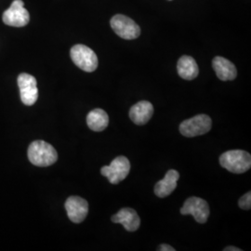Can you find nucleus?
I'll list each match as a JSON object with an SVG mask.
<instances>
[{"mask_svg":"<svg viewBox=\"0 0 251 251\" xmlns=\"http://www.w3.org/2000/svg\"><path fill=\"white\" fill-rule=\"evenodd\" d=\"M87 124L93 131L99 132L104 130L109 124L107 113L100 108L92 110L87 117Z\"/></svg>","mask_w":251,"mask_h":251,"instance_id":"dca6fc26","label":"nucleus"},{"mask_svg":"<svg viewBox=\"0 0 251 251\" xmlns=\"http://www.w3.org/2000/svg\"><path fill=\"white\" fill-rule=\"evenodd\" d=\"M238 206L240 208L248 210L251 208V193L249 192L246 195H244L242 198L238 201Z\"/></svg>","mask_w":251,"mask_h":251,"instance_id":"f3484780","label":"nucleus"},{"mask_svg":"<svg viewBox=\"0 0 251 251\" xmlns=\"http://www.w3.org/2000/svg\"><path fill=\"white\" fill-rule=\"evenodd\" d=\"M225 251H241L240 249L238 248H235V247H228V248H225Z\"/></svg>","mask_w":251,"mask_h":251,"instance_id":"6ab92c4d","label":"nucleus"},{"mask_svg":"<svg viewBox=\"0 0 251 251\" xmlns=\"http://www.w3.org/2000/svg\"><path fill=\"white\" fill-rule=\"evenodd\" d=\"M177 70L179 76L185 80H193L198 77L199 69L196 60L191 57L184 55L179 58Z\"/></svg>","mask_w":251,"mask_h":251,"instance_id":"2eb2a0df","label":"nucleus"},{"mask_svg":"<svg viewBox=\"0 0 251 251\" xmlns=\"http://www.w3.org/2000/svg\"><path fill=\"white\" fill-rule=\"evenodd\" d=\"M157 251H175V249L172 248L170 245H166V244H163L160 245L157 249Z\"/></svg>","mask_w":251,"mask_h":251,"instance_id":"a211bd4d","label":"nucleus"},{"mask_svg":"<svg viewBox=\"0 0 251 251\" xmlns=\"http://www.w3.org/2000/svg\"><path fill=\"white\" fill-rule=\"evenodd\" d=\"M65 209L68 218L75 224H80L85 221L89 213V203L86 199L79 197H70L65 202Z\"/></svg>","mask_w":251,"mask_h":251,"instance_id":"9d476101","label":"nucleus"},{"mask_svg":"<svg viewBox=\"0 0 251 251\" xmlns=\"http://www.w3.org/2000/svg\"><path fill=\"white\" fill-rule=\"evenodd\" d=\"M130 171V163L126 156H117L109 166L101 168L100 173L106 177L112 184L124 180Z\"/></svg>","mask_w":251,"mask_h":251,"instance_id":"39448f33","label":"nucleus"},{"mask_svg":"<svg viewBox=\"0 0 251 251\" xmlns=\"http://www.w3.org/2000/svg\"><path fill=\"white\" fill-rule=\"evenodd\" d=\"M111 27L117 36L121 38L131 40L136 39L141 35V28L132 19L125 15L117 14L111 19Z\"/></svg>","mask_w":251,"mask_h":251,"instance_id":"423d86ee","label":"nucleus"},{"mask_svg":"<svg viewBox=\"0 0 251 251\" xmlns=\"http://www.w3.org/2000/svg\"><path fill=\"white\" fill-rule=\"evenodd\" d=\"M24 6L23 0H14L9 9L3 13L4 24L9 26H25L30 21V14Z\"/></svg>","mask_w":251,"mask_h":251,"instance_id":"6e6552de","label":"nucleus"},{"mask_svg":"<svg viewBox=\"0 0 251 251\" xmlns=\"http://www.w3.org/2000/svg\"><path fill=\"white\" fill-rule=\"evenodd\" d=\"M212 67L218 78L221 80H233L237 75V70L234 64L224 57H215L212 61Z\"/></svg>","mask_w":251,"mask_h":251,"instance_id":"4468645a","label":"nucleus"},{"mask_svg":"<svg viewBox=\"0 0 251 251\" xmlns=\"http://www.w3.org/2000/svg\"><path fill=\"white\" fill-rule=\"evenodd\" d=\"M182 215H192L198 224H206L210 213L209 206L206 200L192 197L189 198L180 208Z\"/></svg>","mask_w":251,"mask_h":251,"instance_id":"0eeeda50","label":"nucleus"},{"mask_svg":"<svg viewBox=\"0 0 251 251\" xmlns=\"http://www.w3.org/2000/svg\"><path fill=\"white\" fill-rule=\"evenodd\" d=\"M212 126L211 118L206 115H198L187 120H184L179 125V132L185 137L193 138L206 134Z\"/></svg>","mask_w":251,"mask_h":251,"instance_id":"20e7f679","label":"nucleus"},{"mask_svg":"<svg viewBox=\"0 0 251 251\" xmlns=\"http://www.w3.org/2000/svg\"><path fill=\"white\" fill-rule=\"evenodd\" d=\"M28 159L37 167H49L58 159L55 148L44 141H35L28 147Z\"/></svg>","mask_w":251,"mask_h":251,"instance_id":"f257e3e1","label":"nucleus"},{"mask_svg":"<svg viewBox=\"0 0 251 251\" xmlns=\"http://www.w3.org/2000/svg\"><path fill=\"white\" fill-rule=\"evenodd\" d=\"M112 222L121 224L127 232H135L141 225V219L134 209L125 207L120 209L117 214L112 216Z\"/></svg>","mask_w":251,"mask_h":251,"instance_id":"9b49d317","label":"nucleus"},{"mask_svg":"<svg viewBox=\"0 0 251 251\" xmlns=\"http://www.w3.org/2000/svg\"><path fill=\"white\" fill-rule=\"evenodd\" d=\"M220 164L232 173L242 174L251 170V153L243 150H230L220 156Z\"/></svg>","mask_w":251,"mask_h":251,"instance_id":"f03ea898","label":"nucleus"},{"mask_svg":"<svg viewBox=\"0 0 251 251\" xmlns=\"http://www.w3.org/2000/svg\"><path fill=\"white\" fill-rule=\"evenodd\" d=\"M153 106L148 100L137 102L129 110V117L136 125H145L152 117Z\"/></svg>","mask_w":251,"mask_h":251,"instance_id":"ddd939ff","label":"nucleus"},{"mask_svg":"<svg viewBox=\"0 0 251 251\" xmlns=\"http://www.w3.org/2000/svg\"><path fill=\"white\" fill-rule=\"evenodd\" d=\"M74 63L85 72H94L98 67V57L96 53L87 46L75 45L70 51Z\"/></svg>","mask_w":251,"mask_h":251,"instance_id":"7ed1b4c3","label":"nucleus"},{"mask_svg":"<svg viewBox=\"0 0 251 251\" xmlns=\"http://www.w3.org/2000/svg\"><path fill=\"white\" fill-rule=\"evenodd\" d=\"M179 179V173L175 170L168 171L164 179L159 180L154 186V194L158 198L169 197L177 187V182Z\"/></svg>","mask_w":251,"mask_h":251,"instance_id":"f8f14e48","label":"nucleus"},{"mask_svg":"<svg viewBox=\"0 0 251 251\" xmlns=\"http://www.w3.org/2000/svg\"><path fill=\"white\" fill-rule=\"evenodd\" d=\"M17 82L23 103L27 106L35 104L38 98V90L36 78L29 74L23 73L19 75Z\"/></svg>","mask_w":251,"mask_h":251,"instance_id":"1a4fd4ad","label":"nucleus"}]
</instances>
